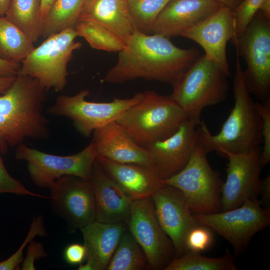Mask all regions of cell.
Returning a JSON list of instances; mask_svg holds the SVG:
<instances>
[{
    "label": "cell",
    "instance_id": "cell-23",
    "mask_svg": "<svg viewBox=\"0 0 270 270\" xmlns=\"http://www.w3.org/2000/svg\"><path fill=\"white\" fill-rule=\"evenodd\" d=\"M80 20L102 24L117 34L125 43L136 30L128 10V0H86Z\"/></svg>",
    "mask_w": 270,
    "mask_h": 270
},
{
    "label": "cell",
    "instance_id": "cell-43",
    "mask_svg": "<svg viewBox=\"0 0 270 270\" xmlns=\"http://www.w3.org/2000/svg\"><path fill=\"white\" fill-rule=\"evenodd\" d=\"M11 0H0V17L6 14Z\"/></svg>",
    "mask_w": 270,
    "mask_h": 270
},
{
    "label": "cell",
    "instance_id": "cell-20",
    "mask_svg": "<svg viewBox=\"0 0 270 270\" xmlns=\"http://www.w3.org/2000/svg\"><path fill=\"white\" fill-rule=\"evenodd\" d=\"M92 134L97 158L118 163L150 166L147 150L137 144L116 122L94 130Z\"/></svg>",
    "mask_w": 270,
    "mask_h": 270
},
{
    "label": "cell",
    "instance_id": "cell-15",
    "mask_svg": "<svg viewBox=\"0 0 270 270\" xmlns=\"http://www.w3.org/2000/svg\"><path fill=\"white\" fill-rule=\"evenodd\" d=\"M196 126L187 119L170 136L143 147L150 156V167L160 178L175 175L188 163L198 144Z\"/></svg>",
    "mask_w": 270,
    "mask_h": 270
},
{
    "label": "cell",
    "instance_id": "cell-10",
    "mask_svg": "<svg viewBox=\"0 0 270 270\" xmlns=\"http://www.w3.org/2000/svg\"><path fill=\"white\" fill-rule=\"evenodd\" d=\"M195 220L225 238L238 255L252 237L270 224V208L263 206L258 198L226 211L209 214H192Z\"/></svg>",
    "mask_w": 270,
    "mask_h": 270
},
{
    "label": "cell",
    "instance_id": "cell-18",
    "mask_svg": "<svg viewBox=\"0 0 270 270\" xmlns=\"http://www.w3.org/2000/svg\"><path fill=\"white\" fill-rule=\"evenodd\" d=\"M223 6L214 0H170L156 19L150 34L168 38L209 18Z\"/></svg>",
    "mask_w": 270,
    "mask_h": 270
},
{
    "label": "cell",
    "instance_id": "cell-17",
    "mask_svg": "<svg viewBox=\"0 0 270 270\" xmlns=\"http://www.w3.org/2000/svg\"><path fill=\"white\" fill-rule=\"evenodd\" d=\"M234 36V12L224 6L209 18L180 34L200 44L205 51L204 55L217 63L230 76L226 46Z\"/></svg>",
    "mask_w": 270,
    "mask_h": 270
},
{
    "label": "cell",
    "instance_id": "cell-27",
    "mask_svg": "<svg viewBox=\"0 0 270 270\" xmlns=\"http://www.w3.org/2000/svg\"><path fill=\"white\" fill-rule=\"evenodd\" d=\"M149 268L146 256L128 230L124 233L106 270H142Z\"/></svg>",
    "mask_w": 270,
    "mask_h": 270
},
{
    "label": "cell",
    "instance_id": "cell-11",
    "mask_svg": "<svg viewBox=\"0 0 270 270\" xmlns=\"http://www.w3.org/2000/svg\"><path fill=\"white\" fill-rule=\"evenodd\" d=\"M14 154L16 160L27 162L28 170L32 182L40 188H46L56 180L68 175L90 180L92 166L97 158L92 140L80 152L70 156L46 153L23 143L16 147Z\"/></svg>",
    "mask_w": 270,
    "mask_h": 270
},
{
    "label": "cell",
    "instance_id": "cell-5",
    "mask_svg": "<svg viewBox=\"0 0 270 270\" xmlns=\"http://www.w3.org/2000/svg\"><path fill=\"white\" fill-rule=\"evenodd\" d=\"M228 76L215 62L200 56L173 86L170 96L188 119L200 124L202 110L223 102L229 90Z\"/></svg>",
    "mask_w": 270,
    "mask_h": 270
},
{
    "label": "cell",
    "instance_id": "cell-3",
    "mask_svg": "<svg viewBox=\"0 0 270 270\" xmlns=\"http://www.w3.org/2000/svg\"><path fill=\"white\" fill-rule=\"evenodd\" d=\"M234 106L220 132L212 135L204 121L196 126L198 143L206 154H244L262 144V120L247 89L240 57L236 55L233 80Z\"/></svg>",
    "mask_w": 270,
    "mask_h": 270
},
{
    "label": "cell",
    "instance_id": "cell-12",
    "mask_svg": "<svg viewBox=\"0 0 270 270\" xmlns=\"http://www.w3.org/2000/svg\"><path fill=\"white\" fill-rule=\"evenodd\" d=\"M126 224L144 250L149 268L164 270L175 258L173 244L158 222L151 196L132 200Z\"/></svg>",
    "mask_w": 270,
    "mask_h": 270
},
{
    "label": "cell",
    "instance_id": "cell-7",
    "mask_svg": "<svg viewBox=\"0 0 270 270\" xmlns=\"http://www.w3.org/2000/svg\"><path fill=\"white\" fill-rule=\"evenodd\" d=\"M198 143L186 165L175 175L164 180L183 194L192 214H209L222 211V187L224 182L213 170L206 154Z\"/></svg>",
    "mask_w": 270,
    "mask_h": 270
},
{
    "label": "cell",
    "instance_id": "cell-28",
    "mask_svg": "<svg viewBox=\"0 0 270 270\" xmlns=\"http://www.w3.org/2000/svg\"><path fill=\"white\" fill-rule=\"evenodd\" d=\"M74 28L78 36L84 38L93 48L120 52L125 47L126 43L120 36L98 22L80 20Z\"/></svg>",
    "mask_w": 270,
    "mask_h": 270
},
{
    "label": "cell",
    "instance_id": "cell-2",
    "mask_svg": "<svg viewBox=\"0 0 270 270\" xmlns=\"http://www.w3.org/2000/svg\"><path fill=\"white\" fill-rule=\"evenodd\" d=\"M46 92L35 78L18 73L0 94V152L28 138L46 139L49 122L44 114Z\"/></svg>",
    "mask_w": 270,
    "mask_h": 270
},
{
    "label": "cell",
    "instance_id": "cell-42",
    "mask_svg": "<svg viewBox=\"0 0 270 270\" xmlns=\"http://www.w3.org/2000/svg\"><path fill=\"white\" fill-rule=\"evenodd\" d=\"M56 0H41L40 13L42 20Z\"/></svg>",
    "mask_w": 270,
    "mask_h": 270
},
{
    "label": "cell",
    "instance_id": "cell-38",
    "mask_svg": "<svg viewBox=\"0 0 270 270\" xmlns=\"http://www.w3.org/2000/svg\"><path fill=\"white\" fill-rule=\"evenodd\" d=\"M20 67V64L4 60L0 58V78L16 76Z\"/></svg>",
    "mask_w": 270,
    "mask_h": 270
},
{
    "label": "cell",
    "instance_id": "cell-14",
    "mask_svg": "<svg viewBox=\"0 0 270 270\" xmlns=\"http://www.w3.org/2000/svg\"><path fill=\"white\" fill-rule=\"evenodd\" d=\"M260 148L246 153H226V177L222 187V211L241 206L246 200L260 194L262 168Z\"/></svg>",
    "mask_w": 270,
    "mask_h": 270
},
{
    "label": "cell",
    "instance_id": "cell-30",
    "mask_svg": "<svg viewBox=\"0 0 270 270\" xmlns=\"http://www.w3.org/2000/svg\"><path fill=\"white\" fill-rule=\"evenodd\" d=\"M170 0H128L129 12L137 30L150 34L158 14Z\"/></svg>",
    "mask_w": 270,
    "mask_h": 270
},
{
    "label": "cell",
    "instance_id": "cell-24",
    "mask_svg": "<svg viewBox=\"0 0 270 270\" xmlns=\"http://www.w3.org/2000/svg\"><path fill=\"white\" fill-rule=\"evenodd\" d=\"M41 0H11L6 17L34 43L42 37Z\"/></svg>",
    "mask_w": 270,
    "mask_h": 270
},
{
    "label": "cell",
    "instance_id": "cell-39",
    "mask_svg": "<svg viewBox=\"0 0 270 270\" xmlns=\"http://www.w3.org/2000/svg\"><path fill=\"white\" fill-rule=\"evenodd\" d=\"M262 198L260 200L262 205L266 208H270V176L268 174L264 178L261 180L260 194Z\"/></svg>",
    "mask_w": 270,
    "mask_h": 270
},
{
    "label": "cell",
    "instance_id": "cell-6",
    "mask_svg": "<svg viewBox=\"0 0 270 270\" xmlns=\"http://www.w3.org/2000/svg\"><path fill=\"white\" fill-rule=\"evenodd\" d=\"M74 28L52 35L36 47L22 60L18 71L36 79L46 92L64 90L67 84L68 64L73 52L82 44L75 41Z\"/></svg>",
    "mask_w": 270,
    "mask_h": 270
},
{
    "label": "cell",
    "instance_id": "cell-35",
    "mask_svg": "<svg viewBox=\"0 0 270 270\" xmlns=\"http://www.w3.org/2000/svg\"><path fill=\"white\" fill-rule=\"evenodd\" d=\"M4 193L50 198L49 196H45L30 191L20 181L12 178L6 168L0 156V194Z\"/></svg>",
    "mask_w": 270,
    "mask_h": 270
},
{
    "label": "cell",
    "instance_id": "cell-9",
    "mask_svg": "<svg viewBox=\"0 0 270 270\" xmlns=\"http://www.w3.org/2000/svg\"><path fill=\"white\" fill-rule=\"evenodd\" d=\"M89 94V90H83L74 96H60L48 112L69 118L80 134L88 137L94 130L116 122L144 96V92H140L128 98H114L110 102H96L86 100Z\"/></svg>",
    "mask_w": 270,
    "mask_h": 270
},
{
    "label": "cell",
    "instance_id": "cell-8",
    "mask_svg": "<svg viewBox=\"0 0 270 270\" xmlns=\"http://www.w3.org/2000/svg\"><path fill=\"white\" fill-rule=\"evenodd\" d=\"M236 55L246 64L248 90L258 101L270 99V18L258 11L239 38L231 40Z\"/></svg>",
    "mask_w": 270,
    "mask_h": 270
},
{
    "label": "cell",
    "instance_id": "cell-36",
    "mask_svg": "<svg viewBox=\"0 0 270 270\" xmlns=\"http://www.w3.org/2000/svg\"><path fill=\"white\" fill-rule=\"evenodd\" d=\"M47 255L42 243L32 240L29 242L26 257L22 262V270H34L35 261L46 257Z\"/></svg>",
    "mask_w": 270,
    "mask_h": 270
},
{
    "label": "cell",
    "instance_id": "cell-40",
    "mask_svg": "<svg viewBox=\"0 0 270 270\" xmlns=\"http://www.w3.org/2000/svg\"><path fill=\"white\" fill-rule=\"evenodd\" d=\"M15 77L0 78V94H4L8 90Z\"/></svg>",
    "mask_w": 270,
    "mask_h": 270
},
{
    "label": "cell",
    "instance_id": "cell-32",
    "mask_svg": "<svg viewBox=\"0 0 270 270\" xmlns=\"http://www.w3.org/2000/svg\"><path fill=\"white\" fill-rule=\"evenodd\" d=\"M268 0H243L234 10L235 36L232 38L240 37L256 13Z\"/></svg>",
    "mask_w": 270,
    "mask_h": 270
},
{
    "label": "cell",
    "instance_id": "cell-26",
    "mask_svg": "<svg viewBox=\"0 0 270 270\" xmlns=\"http://www.w3.org/2000/svg\"><path fill=\"white\" fill-rule=\"evenodd\" d=\"M34 44L6 16L0 17V58L20 64L34 48Z\"/></svg>",
    "mask_w": 270,
    "mask_h": 270
},
{
    "label": "cell",
    "instance_id": "cell-1",
    "mask_svg": "<svg viewBox=\"0 0 270 270\" xmlns=\"http://www.w3.org/2000/svg\"><path fill=\"white\" fill-rule=\"evenodd\" d=\"M200 56L194 48H180L168 38L136 30L102 82L117 84L143 78L173 86Z\"/></svg>",
    "mask_w": 270,
    "mask_h": 270
},
{
    "label": "cell",
    "instance_id": "cell-25",
    "mask_svg": "<svg viewBox=\"0 0 270 270\" xmlns=\"http://www.w3.org/2000/svg\"><path fill=\"white\" fill-rule=\"evenodd\" d=\"M86 0H56L43 20L42 37L74 28Z\"/></svg>",
    "mask_w": 270,
    "mask_h": 270
},
{
    "label": "cell",
    "instance_id": "cell-41",
    "mask_svg": "<svg viewBox=\"0 0 270 270\" xmlns=\"http://www.w3.org/2000/svg\"><path fill=\"white\" fill-rule=\"evenodd\" d=\"M219 2L224 6L234 11L240 4L243 0H214Z\"/></svg>",
    "mask_w": 270,
    "mask_h": 270
},
{
    "label": "cell",
    "instance_id": "cell-19",
    "mask_svg": "<svg viewBox=\"0 0 270 270\" xmlns=\"http://www.w3.org/2000/svg\"><path fill=\"white\" fill-rule=\"evenodd\" d=\"M90 182L94 196L96 220L126 224L132 200L106 174L96 160Z\"/></svg>",
    "mask_w": 270,
    "mask_h": 270
},
{
    "label": "cell",
    "instance_id": "cell-33",
    "mask_svg": "<svg viewBox=\"0 0 270 270\" xmlns=\"http://www.w3.org/2000/svg\"><path fill=\"white\" fill-rule=\"evenodd\" d=\"M254 104L262 120L263 147L261 150L260 164L263 168L270 161V99L264 102H254Z\"/></svg>",
    "mask_w": 270,
    "mask_h": 270
},
{
    "label": "cell",
    "instance_id": "cell-31",
    "mask_svg": "<svg viewBox=\"0 0 270 270\" xmlns=\"http://www.w3.org/2000/svg\"><path fill=\"white\" fill-rule=\"evenodd\" d=\"M48 233L44 222V218L42 215H38L33 218L30 224V230L22 244L12 255L6 260L0 262V270H13L22 262L23 251L26 246L35 237L46 236Z\"/></svg>",
    "mask_w": 270,
    "mask_h": 270
},
{
    "label": "cell",
    "instance_id": "cell-37",
    "mask_svg": "<svg viewBox=\"0 0 270 270\" xmlns=\"http://www.w3.org/2000/svg\"><path fill=\"white\" fill-rule=\"evenodd\" d=\"M64 258L70 264H80L86 258V250L84 245L74 243L67 246L64 251Z\"/></svg>",
    "mask_w": 270,
    "mask_h": 270
},
{
    "label": "cell",
    "instance_id": "cell-29",
    "mask_svg": "<svg viewBox=\"0 0 270 270\" xmlns=\"http://www.w3.org/2000/svg\"><path fill=\"white\" fill-rule=\"evenodd\" d=\"M237 266L228 249L218 258L206 256L200 252L188 250L174 258L164 270H236Z\"/></svg>",
    "mask_w": 270,
    "mask_h": 270
},
{
    "label": "cell",
    "instance_id": "cell-13",
    "mask_svg": "<svg viewBox=\"0 0 270 270\" xmlns=\"http://www.w3.org/2000/svg\"><path fill=\"white\" fill-rule=\"evenodd\" d=\"M53 210L68 224L70 232L96 220L92 188L90 180L68 175L49 188Z\"/></svg>",
    "mask_w": 270,
    "mask_h": 270
},
{
    "label": "cell",
    "instance_id": "cell-34",
    "mask_svg": "<svg viewBox=\"0 0 270 270\" xmlns=\"http://www.w3.org/2000/svg\"><path fill=\"white\" fill-rule=\"evenodd\" d=\"M208 227L198 223L188 232L186 240L188 250L201 252L212 244L213 235Z\"/></svg>",
    "mask_w": 270,
    "mask_h": 270
},
{
    "label": "cell",
    "instance_id": "cell-4",
    "mask_svg": "<svg viewBox=\"0 0 270 270\" xmlns=\"http://www.w3.org/2000/svg\"><path fill=\"white\" fill-rule=\"evenodd\" d=\"M188 118L170 96L146 90L142 99L116 122L139 146L164 140L173 134Z\"/></svg>",
    "mask_w": 270,
    "mask_h": 270
},
{
    "label": "cell",
    "instance_id": "cell-22",
    "mask_svg": "<svg viewBox=\"0 0 270 270\" xmlns=\"http://www.w3.org/2000/svg\"><path fill=\"white\" fill-rule=\"evenodd\" d=\"M96 160L106 174L132 200L151 196L164 184L148 166L122 164L102 158Z\"/></svg>",
    "mask_w": 270,
    "mask_h": 270
},
{
    "label": "cell",
    "instance_id": "cell-21",
    "mask_svg": "<svg viewBox=\"0 0 270 270\" xmlns=\"http://www.w3.org/2000/svg\"><path fill=\"white\" fill-rule=\"evenodd\" d=\"M126 228L124 224L94 221L80 229L86 250V262L78 270H105Z\"/></svg>",
    "mask_w": 270,
    "mask_h": 270
},
{
    "label": "cell",
    "instance_id": "cell-16",
    "mask_svg": "<svg viewBox=\"0 0 270 270\" xmlns=\"http://www.w3.org/2000/svg\"><path fill=\"white\" fill-rule=\"evenodd\" d=\"M151 198L158 222L173 244L175 258L182 256L188 251L186 236L198 223L183 194L178 188L164 184Z\"/></svg>",
    "mask_w": 270,
    "mask_h": 270
}]
</instances>
